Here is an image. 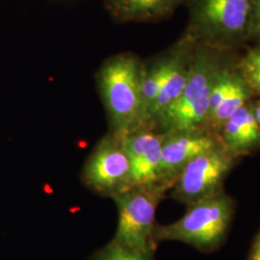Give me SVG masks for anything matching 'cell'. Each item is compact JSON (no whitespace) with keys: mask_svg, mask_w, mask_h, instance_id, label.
Segmentation results:
<instances>
[{"mask_svg":"<svg viewBox=\"0 0 260 260\" xmlns=\"http://www.w3.org/2000/svg\"><path fill=\"white\" fill-rule=\"evenodd\" d=\"M238 156L219 143L192 159L171 188V197L186 205L223 193V183Z\"/></svg>","mask_w":260,"mask_h":260,"instance_id":"obj_6","label":"cell"},{"mask_svg":"<svg viewBox=\"0 0 260 260\" xmlns=\"http://www.w3.org/2000/svg\"><path fill=\"white\" fill-rule=\"evenodd\" d=\"M121 136L129 158L131 187L155 184L165 133L138 128Z\"/></svg>","mask_w":260,"mask_h":260,"instance_id":"obj_9","label":"cell"},{"mask_svg":"<svg viewBox=\"0 0 260 260\" xmlns=\"http://www.w3.org/2000/svg\"><path fill=\"white\" fill-rule=\"evenodd\" d=\"M236 68L253 95L260 99V43L236 61Z\"/></svg>","mask_w":260,"mask_h":260,"instance_id":"obj_15","label":"cell"},{"mask_svg":"<svg viewBox=\"0 0 260 260\" xmlns=\"http://www.w3.org/2000/svg\"><path fill=\"white\" fill-rule=\"evenodd\" d=\"M253 105H254V113L260 125V99L256 102H253Z\"/></svg>","mask_w":260,"mask_h":260,"instance_id":"obj_19","label":"cell"},{"mask_svg":"<svg viewBox=\"0 0 260 260\" xmlns=\"http://www.w3.org/2000/svg\"><path fill=\"white\" fill-rule=\"evenodd\" d=\"M252 98L254 95L251 88L239 73L231 90L223 95L217 107L207 116L204 128L219 137V133L225 121L245 104L252 101Z\"/></svg>","mask_w":260,"mask_h":260,"instance_id":"obj_14","label":"cell"},{"mask_svg":"<svg viewBox=\"0 0 260 260\" xmlns=\"http://www.w3.org/2000/svg\"><path fill=\"white\" fill-rule=\"evenodd\" d=\"M251 260H260V236L255 242L251 251Z\"/></svg>","mask_w":260,"mask_h":260,"instance_id":"obj_18","label":"cell"},{"mask_svg":"<svg viewBox=\"0 0 260 260\" xmlns=\"http://www.w3.org/2000/svg\"><path fill=\"white\" fill-rule=\"evenodd\" d=\"M143 67L138 56L121 52L105 60L98 72L96 83L110 132L123 135L138 127Z\"/></svg>","mask_w":260,"mask_h":260,"instance_id":"obj_3","label":"cell"},{"mask_svg":"<svg viewBox=\"0 0 260 260\" xmlns=\"http://www.w3.org/2000/svg\"><path fill=\"white\" fill-rule=\"evenodd\" d=\"M84 185L113 199L131 187L130 162L121 135L108 132L98 142L81 172Z\"/></svg>","mask_w":260,"mask_h":260,"instance_id":"obj_7","label":"cell"},{"mask_svg":"<svg viewBox=\"0 0 260 260\" xmlns=\"http://www.w3.org/2000/svg\"><path fill=\"white\" fill-rule=\"evenodd\" d=\"M172 58V47L157 57L144 63L141 80V115L138 128H143L149 117V112L155 103L162 84L167 75Z\"/></svg>","mask_w":260,"mask_h":260,"instance_id":"obj_13","label":"cell"},{"mask_svg":"<svg viewBox=\"0 0 260 260\" xmlns=\"http://www.w3.org/2000/svg\"><path fill=\"white\" fill-rule=\"evenodd\" d=\"M223 146L238 157L260 149V125L253 101L245 104L225 121L219 133Z\"/></svg>","mask_w":260,"mask_h":260,"instance_id":"obj_11","label":"cell"},{"mask_svg":"<svg viewBox=\"0 0 260 260\" xmlns=\"http://www.w3.org/2000/svg\"><path fill=\"white\" fill-rule=\"evenodd\" d=\"M167 190L159 184L132 186L113 198L118 208L116 241L135 251L153 255L155 213Z\"/></svg>","mask_w":260,"mask_h":260,"instance_id":"obj_5","label":"cell"},{"mask_svg":"<svg viewBox=\"0 0 260 260\" xmlns=\"http://www.w3.org/2000/svg\"><path fill=\"white\" fill-rule=\"evenodd\" d=\"M186 0H106L112 17L122 22H153L171 17Z\"/></svg>","mask_w":260,"mask_h":260,"instance_id":"obj_12","label":"cell"},{"mask_svg":"<svg viewBox=\"0 0 260 260\" xmlns=\"http://www.w3.org/2000/svg\"><path fill=\"white\" fill-rule=\"evenodd\" d=\"M89 260H153V255L135 251L112 239L103 248L94 251Z\"/></svg>","mask_w":260,"mask_h":260,"instance_id":"obj_16","label":"cell"},{"mask_svg":"<svg viewBox=\"0 0 260 260\" xmlns=\"http://www.w3.org/2000/svg\"><path fill=\"white\" fill-rule=\"evenodd\" d=\"M195 47V42L184 34L171 47L172 58L167 75L143 128L154 129L159 118L177 103L181 95L190 73Z\"/></svg>","mask_w":260,"mask_h":260,"instance_id":"obj_10","label":"cell"},{"mask_svg":"<svg viewBox=\"0 0 260 260\" xmlns=\"http://www.w3.org/2000/svg\"><path fill=\"white\" fill-rule=\"evenodd\" d=\"M236 60L233 52L196 44L183 92L177 103L159 118L154 130L168 133L205 129L214 85L223 70Z\"/></svg>","mask_w":260,"mask_h":260,"instance_id":"obj_1","label":"cell"},{"mask_svg":"<svg viewBox=\"0 0 260 260\" xmlns=\"http://www.w3.org/2000/svg\"><path fill=\"white\" fill-rule=\"evenodd\" d=\"M234 212L233 199L225 193L188 205L185 214L174 223L156 224L155 244L182 242L201 251H210L221 244L229 231Z\"/></svg>","mask_w":260,"mask_h":260,"instance_id":"obj_4","label":"cell"},{"mask_svg":"<svg viewBox=\"0 0 260 260\" xmlns=\"http://www.w3.org/2000/svg\"><path fill=\"white\" fill-rule=\"evenodd\" d=\"M249 41H260V0L253 1L251 22L248 32Z\"/></svg>","mask_w":260,"mask_h":260,"instance_id":"obj_17","label":"cell"},{"mask_svg":"<svg viewBox=\"0 0 260 260\" xmlns=\"http://www.w3.org/2000/svg\"><path fill=\"white\" fill-rule=\"evenodd\" d=\"M254 0H186L184 35L196 44L233 52L248 42Z\"/></svg>","mask_w":260,"mask_h":260,"instance_id":"obj_2","label":"cell"},{"mask_svg":"<svg viewBox=\"0 0 260 260\" xmlns=\"http://www.w3.org/2000/svg\"><path fill=\"white\" fill-rule=\"evenodd\" d=\"M221 143L217 136L205 129L165 133L156 183L166 190L176 182L179 174L194 158Z\"/></svg>","mask_w":260,"mask_h":260,"instance_id":"obj_8","label":"cell"}]
</instances>
